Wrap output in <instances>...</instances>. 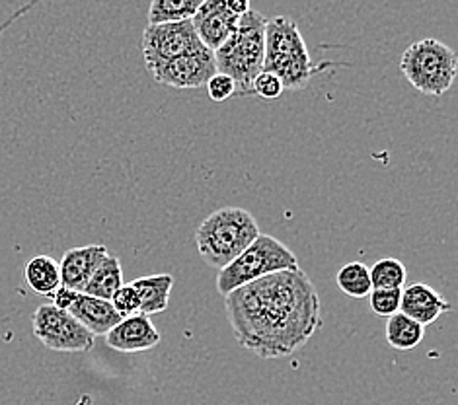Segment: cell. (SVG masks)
<instances>
[{
    "instance_id": "6da1fadb",
    "label": "cell",
    "mask_w": 458,
    "mask_h": 405,
    "mask_svg": "<svg viewBox=\"0 0 458 405\" xmlns=\"http://www.w3.org/2000/svg\"><path fill=\"white\" fill-rule=\"evenodd\" d=\"M240 347L259 359L289 357L322 330L320 297L302 269L279 271L225 297Z\"/></svg>"
},
{
    "instance_id": "7a4b0ae2",
    "label": "cell",
    "mask_w": 458,
    "mask_h": 405,
    "mask_svg": "<svg viewBox=\"0 0 458 405\" xmlns=\"http://www.w3.org/2000/svg\"><path fill=\"white\" fill-rule=\"evenodd\" d=\"M332 61L314 64L297 21L279 16L267 20L264 72L277 76L285 90H304L314 74L334 69Z\"/></svg>"
},
{
    "instance_id": "3957f363",
    "label": "cell",
    "mask_w": 458,
    "mask_h": 405,
    "mask_svg": "<svg viewBox=\"0 0 458 405\" xmlns=\"http://www.w3.org/2000/svg\"><path fill=\"white\" fill-rule=\"evenodd\" d=\"M266 26L267 18L250 10L240 18L234 34L213 53L216 72L234 80V96H254L252 84L256 76L264 72Z\"/></svg>"
},
{
    "instance_id": "277c9868",
    "label": "cell",
    "mask_w": 458,
    "mask_h": 405,
    "mask_svg": "<svg viewBox=\"0 0 458 405\" xmlns=\"http://www.w3.org/2000/svg\"><path fill=\"white\" fill-rule=\"evenodd\" d=\"M252 213L240 207H223L205 218L195 232L201 259L213 269H225L259 236Z\"/></svg>"
},
{
    "instance_id": "5b68a950",
    "label": "cell",
    "mask_w": 458,
    "mask_h": 405,
    "mask_svg": "<svg viewBox=\"0 0 458 405\" xmlns=\"http://www.w3.org/2000/svg\"><path fill=\"white\" fill-rule=\"evenodd\" d=\"M299 259L293 251L269 234H259L231 266L219 271L216 291L228 297L233 291L279 271H297Z\"/></svg>"
},
{
    "instance_id": "8992f818",
    "label": "cell",
    "mask_w": 458,
    "mask_h": 405,
    "mask_svg": "<svg viewBox=\"0 0 458 405\" xmlns=\"http://www.w3.org/2000/svg\"><path fill=\"white\" fill-rule=\"evenodd\" d=\"M400 71L418 92L437 97L453 89L458 57L439 39H421L403 51Z\"/></svg>"
},
{
    "instance_id": "52a82bcc",
    "label": "cell",
    "mask_w": 458,
    "mask_h": 405,
    "mask_svg": "<svg viewBox=\"0 0 458 405\" xmlns=\"http://www.w3.org/2000/svg\"><path fill=\"white\" fill-rule=\"evenodd\" d=\"M34 335L51 351L59 353H89L96 337L86 332L69 312L55 308L53 304H41L34 312Z\"/></svg>"
},
{
    "instance_id": "ba28073f",
    "label": "cell",
    "mask_w": 458,
    "mask_h": 405,
    "mask_svg": "<svg viewBox=\"0 0 458 405\" xmlns=\"http://www.w3.org/2000/svg\"><path fill=\"white\" fill-rule=\"evenodd\" d=\"M143 57L147 69H155L157 64L178 59L182 55L207 49L195 34L191 20L176 21V24L147 26L143 31Z\"/></svg>"
},
{
    "instance_id": "9c48e42d",
    "label": "cell",
    "mask_w": 458,
    "mask_h": 405,
    "mask_svg": "<svg viewBox=\"0 0 458 405\" xmlns=\"http://www.w3.org/2000/svg\"><path fill=\"white\" fill-rule=\"evenodd\" d=\"M148 72L158 84L178 90H195L201 89L216 74L215 55L209 49H201L190 55H182L178 59L160 63Z\"/></svg>"
},
{
    "instance_id": "30bf717a",
    "label": "cell",
    "mask_w": 458,
    "mask_h": 405,
    "mask_svg": "<svg viewBox=\"0 0 458 405\" xmlns=\"http://www.w3.org/2000/svg\"><path fill=\"white\" fill-rule=\"evenodd\" d=\"M238 21L240 18L226 8L225 0H203L198 13L191 18L193 30L203 47L213 53L234 34Z\"/></svg>"
},
{
    "instance_id": "8fae6325",
    "label": "cell",
    "mask_w": 458,
    "mask_h": 405,
    "mask_svg": "<svg viewBox=\"0 0 458 405\" xmlns=\"http://www.w3.org/2000/svg\"><path fill=\"white\" fill-rule=\"evenodd\" d=\"M106 342L119 353H143L160 343V333L148 316L135 314L123 317L106 335Z\"/></svg>"
},
{
    "instance_id": "7c38bea8",
    "label": "cell",
    "mask_w": 458,
    "mask_h": 405,
    "mask_svg": "<svg viewBox=\"0 0 458 405\" xmlns=\"http://www.w3.org/2000/svg\"><path fill=\"white\" fill-rule=\"evenodd\" d=\"M107 256L110 254H107L106 246H84L64 251L63 259L59 261L61 287L82 292L94 275V271L100 267Z\"/></svg>"
},
{
    "instance_id": "4fadbf2b",
    "label": "cell",
    "mask_w": 458,
    "mask_h": 405,
    "mask_svg": "<svg viewBox=\"0 0 458 405\" xmlns=\"http://www.w3.org/2000/svg\"><path fill=\"white\" fill-rule=\"evenodd\" d=\"M451 310L453 304L443 299L437 291L431 289L429 284L413 283L410 287L402 289L400 312L423 327L437 322L443 314Z\"/></svg>"
},
{
    "instance_id": "5bb4252c",
    "label": "cell",
    "mask_w": 458,
    "mask_h": 405,
    "mask_svg": "<svg viewBox=\"0 0 458 405\" xmlns=\"http://www.w3.org/2000/svg\"><path fill=\"white\" fill-rule=\"evenodd\" d=\"M69 314L94 337L107 335L119 322L123 320V317L114 310L110 300L94 299L82 292H79V297H76V300L72 302Z\"/></svg>"
},
{
    "instance_id": "9a60e30c",
    "label": "cell",
    "mask_w": 458,
    "mask_h": 405,
    "mask_svg": "<svg viewBox=\"0 0 458 405\" xmlns=\"http://www.w3.org/2000/svg\"><path fill=\"white\" fill-rule=\"evenodd\" d=\"M131 284H133V289L137 291L139 300H140L139 314H145L150 317L152 314L166 312L170 304V292L174 287L172 275L158 273V275L139 277Z\"/></svg>"
},
{
    "instance_id": "2e32d148",
    "label": "cell",
    "mask_w": 458,
    "mask_h": 405,
    "mask_svg": "<svg viewBox=\"0 0 458 405\" xmlns=\"http://www.w3.org/2000/svg\"><path fill=\"white\" fill-rule=\"evenodd\" d=\"M24 275L30 289L41 294V297L51 299L53 294H55V291L61 287L59 261H55L51 256L31 257L26 264Z\"/></svg>"
},
{
    "instance_id": "e0dca14e",
    "label": "cell",
    "mask_w": 458,
    "mask_h": 405,
    "mask_svg": "<svg viewBox=\"0 0 458 405\" xmlns=\"http://www.w3.org/2000/svg\"><path fill=\"white\" fill-rule=\"evenodd\" d=\"M123 284V271L119 259L114 256H107L100 267L94 271V275L90 277L86 289L82 294H89V297L100 299V300H112L115 291Z\"/></svg>"
},
{
    "instance_id": "ac0fdd59",
    "label": "cell",
    "mask_w": 458,
    "mask_h": 405,
    "mask_svg": "<svg viewBox=\"0 0 458 405\" xmlns=\"http://www.w3.org/2000/svg\"><path fill=\"white\" fill-rule=\"evenodd\" d=\"M425 337V327L418 322H413L411 317L403 316L402 312H396L394 316L388 317L386 322V342L396 351H411L416 349Z\"/></svg>"
},
{
    "instance_id": "d6986e66",
    "label": "cell",
    "mask_w": 458,
    "mask_h": 405,
    "mask_svg": "<svg viewBox=\"0 0 458 405\" xmlns=\"http://www.w3.org/2000/svg\"><path fill=\"white\" fill-rule=\"evenodd\" d=\"M199 4V0H152L148 8V26L191 20Z\"/></svg>"
},
{
    "instance_id": "ffe728a7",
    "label": "cell",
    "mask_w": 458,
    "mask_h": 405,
    "mask_svg": "<svg viewBox=\"0 0 458 405\" xmlns=\"http://www.w3.org/2000/svg\"><path fill=\"white\" fill-rule=\"evenodd\" d=\"M373 291H402L406 284V267L396 257H385L369 269Z\"/></svg>"
},
{
    "instance_id": "44dd1931",
    "label": "cell",
    "mask_w": 458,
    "mask_h": 405,
    "mask_svg": "<svg viewBox=\"0 0 458 405\" xmlns=\"http://www.w3.org/2000/svg\"><path fill=\"white\" fill-rule=\"evenodd\" d=\"M337 287L342 289L344 294L352 299H365L373 291V284H370L369 267L359 264V261H352V264H345L335 275Z\"/></svg>"
},
{
    "instance_id": "7402d4cb",
    "label": "cell",
    "mask_w": 458,
    "mask_h": 405,
    "mask_svg": "<svg viewBox=\"0 0 458 405\" xmlns=\"http://www.w3.org/2000/svg\"><path fill=\"white\" fill-rule=\"evenodd\" d=\"M402 291H370V308L380 317H390L400 312Z\"/></svg>"
},
{
    "instance_id": "603a6c76",
    "label": "cell",
    "mask_w": 458,
    "mask_h": 405,
    "mask_svg": "<svg viewBox=\"0 0 458 405\" xmlns=\"http://www.w3.org/2000/svg\"><path fill=\"white\" fill-rule=\"evenodd\" d=\"M112 306L114 310L122 316V317H129V316H135L139 314V308H140V300H139V294L137 291L133 289V284H122L115 291V294L112 297Z\"/></svg>"
},
{
    "instance_id": "cb8c5ba5",
    "label": "cell",
    "mask_w": 458,
    "mask_h": 405,
    "mask_svg": "<svg viewBox=\"0 0 458 405\" xmlns=\"http://www.w3.org/2000/svg\"><path fill=\"white\" fill-rule=\"evenodd\" d=\"M252 92L254 96L264 97V100H277V97L285 92V89H283L277 76L269 72H259L252 84Z\"/></svg>"
},
{
    "instance_id": "d4e9b609",
    "label": "cell",
    "mask_w": 458,
    "mask_h": 405,
    "mask_svg": "<svg viewBox=\"0 0 458 405\" xmlns=\"http://www.w3.org/2000/svg\"><path fill=\"white\" fill-rule=\"evenodd\" d=\"M205 89L213 102H225V100H228V97H233L236 92L234 80L228 79V76H225L221 72H216L213 79L205 84Z\"/></svg>"
},
{
    "instance_id": "484cf974",
    "label": "cell",
    "mask_w": 458,
    "mask_h": 405,
    "mask_svg": "<svg viewBox=\"0 0 458 405\" xmlns=\"http://www.w3.org/2000/svg\"><path fill=\"white\" fill-rule=\"evenodd\" d=\"M76 297H79V292L69 291V289H64V287H59L55 291V294H53V297H51V300H53L51 304L55 306V308L63 310V312H69V308L72 306V302L76 300Z\"/></svg>"
},
{
    "instance_id": "4316f807",
    "label": "cell",
    "mask_w": 458,
    "mask_h": 405,
    "mask_svg": "<svg viewBox=\"0 0 458 405\" xmlns=\"http://www.w3.org/2000/svg\"><path fill=\"white\" fill-rule=\"evenodd\" d=\"M225 4L238 18H242L244 14L250 13V10H252V6H250L248 0H225Z\"/></svg>"
}]
</instances>
